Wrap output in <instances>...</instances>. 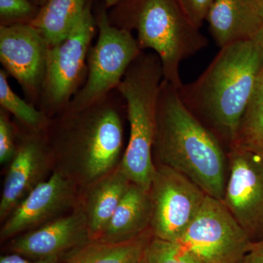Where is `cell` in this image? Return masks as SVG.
<instances>
[{
	"label": "cell",
	"instance_id": "5bb4252c",
	"mask_svg": "<svg viewBox=\"0 0 263 263\" xmlns=\"http://www.w3.org/2000/svg\"><path fill=\"white\" fill-rule=\"evenodd\" d=\"M80 205L68 214L10 240V252L31 259H62L91 241Z\"/></svg>",
	"mask_w": 263,
	"mask_h": 263
},
{
	"label": "cell",
	"instance_id": "3957f363",
	"mask_svg": "<svg viewBox=\"0 0 263 263\" xmlns=\"http://www.w3.org/2000/svg\"><path fill=\"white\" fill-rule=\"evenodd\" d=\"M153 153L157 165L178 171L222 201L228 155L215 135L184 105L179 90L164 79L157 100Z\"/></svg>",
	"mask_w": 263,
	"mask_h": 263
},
{
	"label": "cell",
	"instance_id": "f1b7e54d",
	"mask_svg": "<svg viewBox=\"0 0 263 263\" xmlns=\"http://www.w3.org/2000/svg\"><path fill=\"white\" fill-rule=\"evenodd\" d=\"M254 41L255 42H257L261 48L263 49V25L261 29H259L258 33H257V35H256L255 38H254Z\"/></svg>",
	"mask_w": 263,
	"mask_h": 263
},
{
	"label": "cell",
	"instance_id": "7c38bea8",
	"mask_svg": "<svg viewBox=\"0 0 263 263\" xmlns=\"http://www.w3.org/2000/svg\"><path fill=\"white\" fill-rule=\"evenodd\" d=\"M49 48L41 33L29 23L0 27L2 65L32 101L41 98Z\"/></svg>",
	"mask_w": 263,
	"mask_h": 263
},
{
	"label": "cell",
	"instance_id": "8fae6325",
	"mask_svg": "<svg viewBox=\"0 0 263 263\" xmlns=\"http://www.w3.org/2000/svg\"><path fill=\"white\" fill-rule=\"evenodd\" d=\"M80 195V188L76 183L53 171L7 217L0 231V239L10 240L68 214L79 205Z\"/></svg>",
	"mask_w": 263,
	"mask_h": 263
},
{
	"label": "cell",
	"instance_id": "2e32d148",
	"mask_svg": "<svg viewBox=\"0 0 263 263\" xmlns=\"http://www.w3.org/2000/svg\"><path fill=\"white\" fill-rule=\"evenodd\" d=\"M131 183L119 165L81 190L79 205L86 216L91 240L98 239L103 233Z\"/></svg>",
	"mask_w": 263,
	"mask_h": 263
},
{
	"label": "cell",
	"instance_id": "7a4b0ae2",
	"mask_svg": "<svg viewBox=\"0 0 263 263\" xmlns=\"http://www.w3.org/2000/svg\"><path fill=\"white\" fill-rule=\"evenodd\" d=\"M111 93L88 108L59 114L53 127L49 125L51 130L46 131L53 171L81 190L117 168L122 160V120Z\"/></svg>",
	"mask_w": 263,
	"mask_h": 263
},
{
	"label": "cell",
	"instance_id": "9c48e42d",
	"mask_svg": "<svg viewBox=\"0 0 263 263\" xmlns=\"http://www.w3.org/2000/svg\"><path fill=\"white\" fill-rule=\"evenodd\" d=\"M149 191L152 234L177 243L200 211L206 194L183 174L160 164Z\"/></svg>",
	"mask_w": 263,
	"mask_h": 263
},
{
	"label": "cell",
	"instance_id": "44dd1931",
	"mask_svg": "<svg viewBox=\"0 0 263 263\" xmlns=\"http://www.w3.org/2000/svg\"><path fill=\"white\" fill-rule=\"evenodd\" d=\"M0 105L29 130L45 132L49 126L51 121L46 114L13 91L8 81V73L4 70H0Z\"/></svg>",
	"mask_w": 263,
	"mask_h": 263
},
{
	"label": "cell",
	"instance_id": "ffe728a7",
	"mask_svg": "<svg viewBox=\"0 0 263 263\" xmlns=\"http://www.w3.org/2000/svg\"><path fill=\"white\" fill-rule=\"evenodd\" d=\"M249 151L263 157V70L253 96L240 121L231 146Z\"/></svg>",
	"mask_w": 263,
	"mask_h": 263
},
{
	"label": "cell",
	"instance_id": "277c9868",
	"mask_svg": "<svg viewBox=\"0 0 263 263\" xmlns=\"http://www.w3.org/2000/svg\"><path fill=\"white\" fill-rule=\"evenodd\" d=\"M163 71L155 53L142 52L117 87L125 102L129 124L120 167L131 182L149 190L157 171L154 159L157 106Z\"/></svg>",
	"mask_w": 263,
	"mask_h": 263
},
{
	"label": "cell",
	"instance_id": "4316f807",
	"mask_svg": "<svg viewBox=\"0 0 263 263\" xmlns=\"http://www.w3.org/2000/svg\"><path fill=\"white\" fill-rule=\"evenodd\" d=\"M0 263H63L62 259H31L26 258L18 254H4L0 257Z\"/></svg>",
	"mask_w": 263,
	"mask_h": 263
},
{
	"label": "cell",
	"instance_id": "5b68a950",
	"mask_svg": "<svg viewBox=\"0 0 263 263\" xmlns=\"http://www.w3.org/2000/svg\"><path fill=\"white\" fill-rule=\"evenodd\" d=\"M135 28L140 47L159 57L164 80L179 89L181 62L206 48L207 38L186 18L177 0H143Z\"/></svg>",
	"mask_w": 263,
	"mask_h": 263
},
{
	"label": "cell",
	"instance_id": "9a60e30c",
	"mask_svg": "<svg viewBox=\"0 0 263 263\" xmlns=\"http://www.w3.org/2000/svg\"><path fill=\"white\" fill-rule=\"evenodd\" d=\"M206 21L219 48L254 41L263 19L248 0H214Z\"/></svg>",
	"mask_w": 263,
	"mask_h": 263
},
{
	"label": "cell",
	"instance_id": "4dcf8cb0",
	"mask_svg": "<svg viewBox=\"0 0 263 263\" xmlns=\"http://www.w3.org/2000/svg\"><path fill=\"white\" fill-rule=\"evenodd\" d=\"M139 263H146V259H145V257L144 258H143V260H142L141 262Z\"/></svg>",
	"mask_w": 263,
	"mask_h": 263
},
{
	"label": "cell",
	"instance_id": "603a6c76",
	"mask_svg": "<svg viewBox=\"0 0 263 263\" xmlns=\"http://www.w3.org/2000/svg\"><path fill=\"white\" fill-rule=\"evenodd\" d=\"M14 126L10 122L6 111H0V162L9 164L16 152Z\"/></svg>",
	"mask_w": 263,
	"mask_h": 263
},
{
	"label": "cell",
	"instance_id": "484cf974",
	"mask_svg": "<svg viewBox=\"0 0 263 263\" xmlns=\"http://www.w3.org/2000/svg\"><path fill=\"white\" fill-rule=\"evenodd\" d=\"M239 263H263V239L252 241Z\"/></svg>",
	"mask_w": 263,
	"mask_h": 263
},
{
	"label": "cell",
	"instance_id": "d6986e66",
	"mask_svg": "<svg viewBox=\"0 0 263 263\" xmlns=\"http://www.w3.org/2000/svg\"><path fill=\"white\" fill-rule=\"evenodd\" d=\"M86 8V0H47L29 24L53 47L68 36Z\"/></svg>",
	"mask_w": 263,
	"mask_h": 263
},
{
	"label": "cell",
	"instance_id": "52a82bcc",
	"mask_svg": "<svg viewBox=\"0 0 263 263\" xmlns=\"http://www.w3.org/2000/svg\"><path fill=\"white\" fill-rule=\"evenodd\" d=\"M95 33V21L86 6L67 37L48 50L46 76L41 91V110L48 117L65 111L80 89L86 60Z\"/></svg>",
	"mask_w": 263,
	"mask_h": 263
},
{
	"label": "cell",
	"instance_id": "4fadbf2b",
	"mask_svg": "<svg viewBox=\"0 0 263 263\" xmlns=\"http://www.w3.org/2000/svg\"><path fill=\"white\" fill-rule=\"evenodd\" d=\"M53 171L46 131L19 136L16 152L9 163L0 200V219L4 221L15 208Z\"/></svg>",
	"mask_w": 263,
	"mask_h": 263
},
{
	"label": "cell",
	"instance_id": "cb8c5ba5",
	"mask_svg": "<svg viewBox=\"0 0 263 263\" xmlns=\"http://www.w3.org/2000/svg\"><path fill=\"white\" fill-rule=\"evenodd\" d=\"M181 10L190 22L197 28L206 20L208 13L214 0H177Z\"/></svg>",
	"mask_w": 263,
	"mask_h": 263
},
{
	"label": "cell",
	"instance_id": "d4e9b609",
	"mask_svg": "<svg viewBox=\"0 0 263 263\" xmlns=\"http://www.w3.org/2000/svg\"><path fill=\"white\" fill-rule=\"evenodd\" d=\"M34 8L28 0H0V15L5 20H19L31 16Z\"/></svg>",
	"mask_w": 263,
	"mask_h": 263
},
{
	"label": "cell",
	"instance_id": "f546056e",
	"mask_svg": "<svg viewBox=\"0 0 263 263\" xmlns=\"http://www.w3.org/2000/svg\"><path fill=\"white\" fill-rule=\"evenodd\" d=\"M119 1V0H105V3H106L107 5H108V6L116 4V3Z\"/></svg>",
	"mask_w": 263,
	"mask_h": 263
},
{
	"label": "cell",
	"instance_id": "7402d4cb",
	"mask_svg": "<svg viewBox=\"0 0 263 263\" xmlns=\"http://www.w3.org/2000/svg\"><path fill=\"white\" fill-rule=\"evenodd\" d=\"M146 263H205L182 246L153 236L145 252Z\"/></svg>",
	"mask_w": 263,
	"mask_h": 263
},
{
	"label": "cell",
	"instance_id": "1f68e13d",
	"mask_svg": "<svg viewBox=\"0 0 263 263\" xmlns=\"http://www.w3.org/2000/svg\"><path fill=\"white\" fill-rule=\"evenodd\" d=\"M44 1H46H46H47V0H44Z\"/></svg>",
	"mask_w": 263,
	"mask_h": 263
},
{
	"label": "cell",
	"instance_id": "6da1fadb",
	"mask_svg": "<svg viewBox=\"0 0 263 263\" xmlns=\"http://www.w3.org/2000/svg\"><path fill=\"white\" fill-rule=\"evenodd\" d=\"M263 70V49L254 41L220 48L198 78L179 90L180 98L221 142L234 143L240 121Z\"/></svg>",
	"mask_w": 263,
	"mask_h": 263
},
{
	"label": "cell",
	"instance_id": "ac0fdd59",
	"mask_svg": "<svg viewBox=\"0 0 263 263\" xmlns=\"http://www.w3.org/2000/svg\"><path fill=\"white\" fill-rule=\"evenodd\" d=\"M152 230L135 239L111 243L91 240L74 249L62 258L63 263H139L153 238Z\"/></svg>",
	"mask_w": 263,
	"mask_h": 263
},
{
	"label": "cell",
	"instance_id": "30bf717a",
	"mask_svg": "<svg viewBox=\"0 0 263 263\" xmlns=\"http://www.w3.org/2000/svg\"><path fill=\"white\" fill-rule=\"evenodd\" d=\"M223 203L251 241L263 239V157L232 147Z\"/></svg>",
	"mask_w": 263,
	"mask_h": 263
},
{
	"label": "cell",
	"instance_id": "e0dca14e",
	"mask_svg": "<svg viewBox=\"0 0 263 263\" xmlns=\"http://www.w3.org/2000/svg\"><path fill=\"white\" fill-rule=\"evenodd\" d=\"M149 190L132 183L103 233L95 240L123 243L150 230L152 205Z\"/></svg>",
	"mask_w": 263,
	"mask_h": 263
},
{
	"label": "cell",
	"instance_id": "ba28073f",
	"mask_svg": "<svg viewBox=\"0 0 263 263\" xmlns=\"http://www.w3.org/2000/svg\"><path fill=\"white\" fill-rule=\"evenodd\" d=\"M177 243L205 263H239L252 241L223 202L207 195Z\"/></svg>",
	"mask_w": 263,
	"mask_h": 263
},
{
	"label": "cell",
	"instance_id": "83f0119b",
	"mask_svg": "<svg viewBox=\"0 0 263 263\" xmlns=\"http://www.w3.org/2000/svg\"><path fill=\"white\" fill-rule=\"evenodd\" d=\"M263 19V0H248Z\"/></svg>",
	"mask_w": 263,
	"mask_h": 263
},
{
	"label": "cell",
	"instance_id": "8992f818",
	"mask_svg": "<svg viewBox=\"0 0 263 263\" xmlns=\"http://www.w3.org/2000/svg\"><path fill=\"white\" fill-rule=\"evenodd\" d=\"M98 26V41L88 56L86 81L65 111L82 110L108 96L143 51L130 31L114 27L105 12H100Z\"/></svg>",
	"mask_w": 263,
	"mask_h": 263
}]
</instances>
